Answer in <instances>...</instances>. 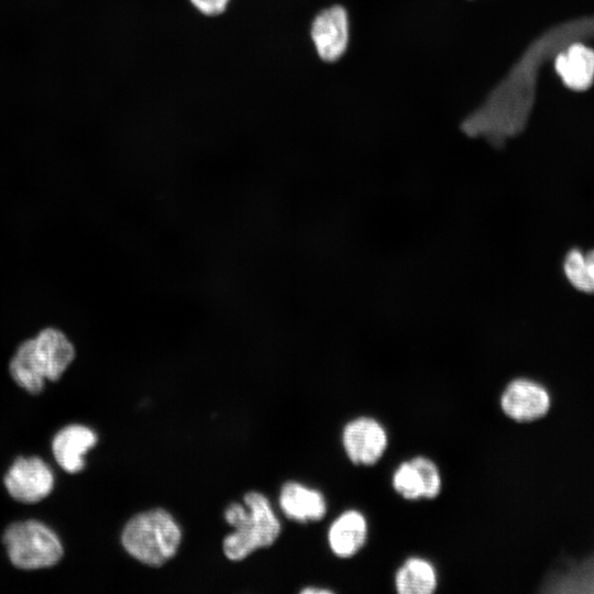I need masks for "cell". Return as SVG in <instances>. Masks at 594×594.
<instances>
[{
	"label": "cell",
	"instance_id": "1",
	"mask_svg": "<svg viewBox=\"0 0 594 594\" xmlns=\"http://www.w3.org/2000/svg\"><path fill=\"white\" fill-rule=\"evenodd\" d=\"M244 502L248 509L234 503L224 512L227 522L235 531L223 540V552L233 561L244 559L257 548L271 546L280 532L279 520L263 494L250 492Z\"/></svg>",
	"mask_w": 594,
	"mask_h": 594
},
{
	"label": "cell",
	"instance_id": "2",
	"mask_svg": "<svg viewBox=\"0 0 594 594\" xmlns=\"http://www.w3.org/2000/svg\"><path fill=\"white\" fill-rule=\"evenodd\" d=\"M180 538V528L172 515L155 508L128 521L122 532V544L136 560L156 566L176 553Z\"/></svg>",
	"mask_w": 594,
	"mask_h": 594
},
{
	"label": "cell",
	"instance_id": "3",
	"mask_svg": "<svg viewBox=\"0 0 594 594\" xmlns=\"http://www.w3.org/2000/svg\"><path fill=\"white\" fill-rule=\"evenodd\" d=\"M3 543L12 564L19 569L48 568L63 556V547L56 534L35 520L9 526L3 535Z\"/></svg>",
	"mask_w": 594,
	"mask_h": 594
},
{
	"label": "cell",
	"instance_id": "4",
	"mask_svg": "<svg viewBox=\"0 0 594 594\" xmlns=\"http://www.w3.org/2000/svg\"><path fill=\"white\" fill-rule=\"evenodd\" d=\"M551 405V393L546 385L528 377L510 381L501 396L503 413L519 424L544 418Z\"/></svg>",
	"mask_w": 594,
	"mask_h": 594
},
{
	"label": "cell",
	"instance_id": "5",
	"mask_svg": "<svg viewBox=\"0 0 594 594\" xmlns=\"http://www.w3.org/2000/svg\"><path fill=\"white\" fill-rule=\"evenodd\" d=\"M4 485L15 501L33 504L50 495L54 476L41 459L19 458L8 471Z\"/></svg>",
	"mask_w": 594,
	"mask_h": 594
},
{
	"label": "cell",
	"instance_id": "6",
	"mask_svg": "<svg viewBox=\"0 0 594 594\" xmlns=\"http://www.w3.org/2000/svg\"><path fill=\"white\" fill-rule=\"evenodd\" d=\"M30 345L37 370L48 381L59 380L76 355L69 338L54 327L40 330L30 339Z\"/></svg>",
	"mask_w": 594,
	"mask_h": 594
},
{
	"label": "cell",
	"instance_id": "7",
	"mask_svg": "<svg viewBox=\"0 0 594 594\" xmlns=\"http://www.w3.org/2000/svg\"><path fill=\"white\" fill-rule=\"evenodd\" d=\"M387 442L384 427L370 417L351 420L342 432V443L348 458L360 465L376 463L384 454Z\"/></svg>",
	"mask_w": 594,
	"mask_h": 594
},
{
	"label": "cell",
	"instance_id": "8",
	"mask_svg": "<svg viewBox=\"0 0 594 594\" xmlns=\"http://www.w3.org/2000/svg\"><path fill=\"white\" fill-rule=\"evenodd\" d=\"M310 35L322 61L339 59L345 53L349 43L346 10L341 6L322 10L312 21Z\"/></svg>",
	"mask_w": 594,
	"mask_h": 594
},
{
	"label": "cell",
	"instance_id": "9",
	"mask_svg": "<svg viewBox=\"0 0 594 594\" xmlns=\"http://www.w3.org/2000/svg\"><path fill=\"white\" fill-rule=\"evenodd\" d=\"M97 442L96 433L88 427L72 425L54 438L52 449L57 463L68 473L82 470L84 454Z\"/></svg>",
	"mask_w": 594,
	"mask_h": 594
},
{
	"label": "cell",
	"instance_id": "10",
	"mask_svg": "<svg viewBox=\"0 0 594 594\" xmlns=\"http://www.w3.org/2000/svg\"><path fill=\"white\" fill-rule=\"evenodd\" d=\"M367 522L358 510L342 513L330 526L328 541L332 552L340 558L354 556L364 546Z\"/></svg>",
	"mask_w": 594,
	"mask_h": 594
},
{
	"label": "cell",
	"instance_id": "11",
	"mask_svg": "<svg viewBox=\"0 0 594 594\" xmlns=\"http://www.w3.org/2000/svg\"><path fill=\"white\" fill-rule=\"evenodd\" d=\"M556 70L573 90H585L594 80V51L583 44L571 45L556 58Z\"/></svg>",
	"mask_w": 594,
	"mask_h": 594
},
{
	"label": "cell",
	"instance_id": "12",
	"mask_svg": "<svg viewBox=\"0 0 594 594\" xmlns=\"http://www.w3.org/2000/svg\"><path fill=\"white\" fill-rule=\"evenodd\" d=\"M279 502L285 515L299 521L319 520L327 512L326 499L320 492L295 482L283 486Z\"/></svg>",
	"mask_w": 594,
	"mask_h": 594
},
{
	"label": "cell",
	"instance_id": "13",
	"mask_svg": "<svg viewBox=\"0 0 594 594\" xmlns=\"http://www.w3.org/2000/svg\"><path fill=\"white\" fill-rule=\"evenodd\" d=\"M561 268L574 292L594 296V246L585 252L580 246L570 248L563 255Z\"/></svg>",
	"mask_w": 594,
	"mask_h": 594
},
{
	"label": "cell",
	"instance_id": "14",
	"mask_svg": "<svg viewBox=\"0 0 594 594\" xmlns=\"http://www.w3.org/2000/svg\"><path fill=\"white\" fill-rule=\"evenodd\" d=\"M395 585L400 594H431L438 585L437 573L428 560L409 558L397 570Z\"/></svg>",
	"mask_w": 594,
	"mask_h": 594
},
{
	"label": "cell",
	"instance_id": "15",
	"mask_svg": "<svg viewBox=\"0 0 594 594\" xmlns=\"http://www.w3.org/2000/svg\"><path fill=\"white\" fill-rule=\"evenodd\" d=\"M9 371L14 382L25 391L32 394L43 391L45 378L33 361L29 339L16 348L10 361Z\"/></svg>",
	"mask_w": 594,
	"mask_h": 594
},
{
	"label": "cell",
	"instance_id": "16",
	"mask_svg": "<svg viewBox=\"0 0 594 594\" xmlns=\"http://www.w3.org/2000/svg\"><path fill=\"white\" fill-rule=\"evenodd\" d=\"M392 483L394 490L406 499H418L425 495L422 477L411 461L402 462L395 470Z\"/></svg>",
	"mask_w": 594,
	"mask_h": 594
},
{
	"label": "cell",
	"instance_id": "17",
	"mask_svg": "<svg viewBox=\"0 0 594 594\" xmlns=\"http://www.w3.org/2000/svg\"><path fill=\"white\" fill-rule=\"evenodd\" d=\"M419 471L425 486V498H435L441 490L440 472L431 460L425 457H416L410 460Z\"/></svg>",
	"mask_w": 594,
	"mask_h": 594
},
{
	"label": "cell",
	"instance_id": "18",
	"mask_svg": "<svg viewBox=\"0 0 594 594\" xmlns=\"http://www.w3.org/2000/svg\"><path fill=\"white\" fill-rule=\"evenodd\" d=\"M230 0H190L194 7L206 15H217L222 13Z\"/></svg>",
	"mask_w": 594,
	"mask_h": 594
},
{
	"label": "cell",
	"instance_id": "19",
	"mask_svg": "<svg viewBox=\"0 0 594 594\" xmlns=\"http://www.w3.org/2000/svg\"><path fill=\"white\" fill-rule=\"evenodd\" d=\"M302 593H306V594H310V593H331V591L329 590H324V588H305L302 591Z\"/></svg>",
	"mask_w": 594,
	"mask_h": 594
}]
</instances>
